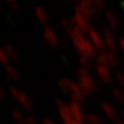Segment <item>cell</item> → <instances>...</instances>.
Returning a JSON list of instances; mask_svg holds the SVG:
<instances>
[{"label":"cell","mask_w":124,"mask_h":124,"mask_svg":"<svg viewBox=\"0 0 124 124\" xmlns=\"http://www.w3.org/2000/svg\"><path fill=\"white\" fill-rule=\"evenodd\" d=\"M77 75H78V85L84 93L91 94L97 90V82L90 74L89 67L80 66L77 70Z\"/></svg>","instance_id":"cell-1"},{"label":"cell","mask_w":124,"mask_h":124,"mask_svg":"<svg viewBox=\"0 0 124 124\" xmlns=\"http://www.w3.org/2000/svg\"><path fill=\"white\" fill-rule=\"evenodd\" d=\"M74 46L76 47V49L79 52L80 56H84V58L91 59L92 58H97V49L95 47L92 45V43L87 38H85L84 36L77 38V39H72Z\"/></svg>","instance_id":"cell-2"},{"label":"cell","mask_w":124,"mask_h":124,"mask_svg":"<svg viewBox=\"0 0 124 124\" xmlns=\"http://www.w3.org/2000/svg\"><path fill=\"white\" fill-rule=\"evenodd\" d=\"M10 94L13 95V98L16 100V101L28 110L32 109V101L30 100V98L28 97L24 92H22L21 90L16 89V87H10Z\"/></svg>","instance_id":"cell-3"},{"label":"cell","mask_w":124,"mask_h":124,"mask_svg":"<svg viewBox=\"0 0 124 124\" xmlns=\"http://www.w3.org/2000/svg\"><path fill=\"white\" fill-rule=\"evenodd\" d=\"M97 61L98 63L100 64H103V66L108 67H116L117 66V58L115 56V54L111 53V52H108V51H103V52H100V53L97 55Z\"/></svg>","instance_id":"cell-4"},{"label":"cell","mask_w":124,"mask_h":124,"mask_svg":"<svg viewBox=\"0 0 124 124\" xmlns=\"http://www.w3.org/2000/svg\"><path fill=\"white\" fill-rule=\"evenodd\" d=\"M102 38H103V41H105V47L108 49V52L115 53L118 44H117V41L115 40L114 33L108 28H103L102 29Z\"/></svg>","instance_id":"cell-5"},{"label":"cell","mask_w":124,"mask_h":124,"mask_svg":"<svg viewBox=\"0 0 124 124\" xmlns=\"http://www.w3.org/2000/svg\"><path fill=\"white\" fill-rule=\"evenodd\" d=\"M87 36H89V40L92 43V45L95 47V49L100 51V52H103L105 51V41H103V38L102 36L95 31L94 29H91V30L87 32Z\"/></svg>","instance_id":"cell-6"},{"label":"cell","mask_w":124,"mask_h":124,"mask_svg":"<svg viewBox=\"0 0 124 124\" xmlns=\"http://www.w3.org/2000/svg\"><path fill=\"white\" fill-rule=\"evenodd\" d=\"M44 38L51 47H58L60 45V37H59L58 32L52 28L46 27L44 29Z\"/></svg>","instance_id":"cell-7"},{"label":"cell","mask_w":124,"mask_h":124,"mask_svg":"<svg viewBox=\"0 0 124 124\" xmlns=\"http://www.w3.org/2000/svg\"><path fill=\"white\" fill-rule=\"evenodd\" d=\"M72 21H74V24H75L76 27L78 28L83 33H87L92 28H91V25H90L89 23V18L84 17V16H82V15H79V14L75 13V16L72 17Z\"/></svg>","instance_id":"cell-8"},{"label":"cell","mask_w":124,"mask_h":124,"mask_svg":"<svg viewBox=\"0 0 124 124\" xmlns=\"http://www.w3.org/2000/svg\"><path fill=\"white\" fill-rule=\"evenodd\" d=\"M95 72H97L98 77L102 82H107L108 83V82L111 80V72L108 67L103 66V64H100V63H97L95 64Z\"/></svg>","instance_id":"cell-9"},{"label":"cell","mask_w":124,"mask_h":124,"mask_svg":"<svg viewBox=\"0 0 124 124\" xmlns=\"http://www.w3.org/2000/svg\"><path fill=\"white\" fill-rule=\"evenodd\" d=\"M35 15L36 18L38 20V22L43 25H46L48 23V15L46 13V10L44 8H41L40 6H37L35 8Z\"/></svg>","instance_id":"cell-10"},{"label":"cell","mask_w":124,"mask_h":124,"mask_svg":"<svg viewBox=\"0 0 124 124\" xmlns=\"http://www.w3.org/2000/svg\"><path fill=\"white\" fill-rule=\"evenodd\" d=\"M5 52L7 54V58H8L9 61H17L18 58H20V54H18V51L13 45H6L4 47Z\"/></svg>","instance_id":"cell-11"},{"label":"cell","mask_w":124,"mask_h":124,"mask_svg":"<svg viewBox=\"0 0 124 124\" xmlns=\"http://www.w3.org/2000/svg\"><path fill=\"white\" fill-rule=\"evenodd\" d=\"M105 18H106V21L108 22V24H109L111 28H117L120 25V18H118V16H117L114 12H111V10L106 12Z\"/></svg>","instance_id":"cell-12"},{"label":"cell","mask_w":124,"mask_h":124,"mask_svg":"<svg viewBox=\"0 0 124 124\" xmlns=\"http://www.w3.org/2000/svg\"><path fill=\"white\" fill-rule=\"evenodd\" d=\"M75 84H76L75 82L69 79V78H62V79H60V82H59L60 89H61L62 91L67 92V93L71 92V90H72V87H74V85Z\"/></svg>","instance_id":"cell-13"},{"label":"cell","mask_w":124,"mask_h":124,"mask_svg":"<svg viewBox=\"0 0 124 124\" xmlns=\"http://www.w3.org/2000/svg\"><path fill=\"white\" fill-rule=\"evenodd\" d=\"M5 69H6V72H7V75L10 79L13 80H20L21 78V74H20V71L15 68L14 66L12 64H7V66H5Z\"/></svg>","instance_id":"cell-14"},{"label":"cell","mask_w":124,"mask_h":124,"mask_svg":"<svg viewBox=\"0 0 124 124\" xmlns=\"http://www.w3.org/2000/svg\"><path fill=\"white\" fill-rule=\"evenodd\" d=\"M69 107H70L71 114L76 117V120L82 122V121H83V113H82V109H80V106L78 105V102L72 101Z\"/></svg>","instance_id":"cell-15"},{"label":"cell","mask_w":124,"mask_h":124,"mask_svg":"<svg viewBox=\"0 0 124 124\" xmlns=\"http://www.w3.org/2000/svg\"><path fill=\"white\" fill-rule=\"evenodd\" d=\"M13 117L14 121L17 124H27V116L20 110H14L13 111Z\"/></svg>","instance_id":"cell-16"},{"label":"cell","mask_w":124,"mask_h":124,"mask_svg":"<svg viewBox=\"0 0 124 124\" xmlns=\"http://www.w3.org/2000/svg\"><path fill=\"white\" fill-rule=\"evenodd\" d=\"M113 95H114V99L118 102H123L124 101V94L122 93V91L118 89H115L113 91Z\"/></svg>","instance_id":"cell-17"},{"label":"cell","mask_w":124,"mask_h":124,"mask_svg":"<svg viewBox=\"0 0 124 124\" xmlns=\"http://www.w3.org/2000/svg\"><path fill=\"white\" fill-rule=\"evenodd\" d=\"M94 5V7L97 9V12L99 10H102V9L105 8V6H106V2H105V0H91Z\"/></svg>","instance_id":"cell-18"},{"label":"cell","mask_w":124,"mask_h":124,"mask_svg":"<svg viewBox=\"0 0 124 124\" xmlns=\"http://www.w3.org/2000/svg\"><path fill=\"white\" fill-rule=\"evenodd\" d=\"M0 62L4 63L5 66L9 64V60L7 58V54H6V52H5V49L2 47H0Z\"/></svg>","instance_id":"cell-19"},{"label":"cell","mask_w":124,"mask_h":124,"mask_svg":"<svg viewBox=\"0 0 124 124\" xmlns=\"http://www.w3.org/2000/svg\"><path fill=\"white\" fill-rule=\"evenodd\" d=\"M7 5L9 6V8L13 9V10H18L20 8V4H18V0H6Z\"/></svg>","instance_id":"cell-20"},{"label":"cell","mask_w":124,"mask_h":124,"mask_svg":"<svg viewBox=\"0 0 124 124\" xmlns=\"http://www.w3.org/2000/svg\"><path fill=\"white\" fill-rule=\"evenodd\" d=\"M27 124H38V121L36 120L35 116L28 115L27 116Z\"/></svg>","instance_id":"cell-21"},{"label":"cell","mask_w":124,"mask_h":124,"mask_svg":"<svg viewBox=\"0 0 124 124\" xmlns=\"http://www.w3.org/2000/svg\"><path fill=\"white\" fill-rule=\"evenodd\" d=\"M116 78H117V80H118V83L124 87V74L123 72H118L117 76H116Z\"/></svg>","instance_id":"cell-22"},{"label":"cell","mask_w":124,"mask_h":124,"mask_svg":"<svg viewBox=\"0 0 124 124\" xmlns=\"http://www.w3.org/2000/svg\"><path fill=\"white\" fill-rule=\"evenodd\" d=\"M102 106H103V109H105L106 111L110 113V114H113V113H114V110H113V108L110 107V105H108V103H103Z\"/></svg>","instance_id":"cell-23"},{"label":"cell","mask_w":124,"mask_h":124,"mask_svg":"<svg viewBox=\"0 0 124 124\" xmlns=\"http://www.w3.org/2000/svg\"><path fill=\"white\" fill-rule=\"evenodd\" d=\"M118 47H120V49L124 53V38H121V39L118 40Z\"/></svg>","instance_id":"cell-24"},{"label":"cell","mask_w":124,"mask_h":124,"mask_svg":"<svg viewBox=\"0 0 124 124\" xmlns=\"http://www.w3.org/2000/svg\"><path fill=\"white\" fill-rule=\"evenodd\" d=\"M5 98V93H4V90L1 89V86H0V100H2Z\"/></svg>","instance_id":"cell-25"},{"label":"cell","mask_w":124,"mask_h":124,"mask_svg":"<svg viewBox=\"0 0 124 124\" xmlns=\"http://www.w3.org/2000/svg\"><path fill=\"white\" fill-rule=\"evenodd\" d=\"M44 124H55V123H54V122H52V121H49L48 118H45Z\"/></svg>","instance_id":"cell-26"}]
</instances>
